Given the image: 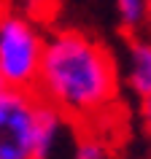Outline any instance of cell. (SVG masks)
<instances>
[{"label":"cell","instance_id":"cell-1","mask_svg":"<svg viewBox=\"0 0 151 159\" xmlns=\"http://www.w3.org/2000/svg\"><path fill=\"white\" fill-rule=\"evenodd\" d=\"M35 92L76 121H97L116 100V67L108 49L81 30L46 33Z\"/></svg>","mask_w":151,"mask_h":159},{"label":"cell","instance_id":"cell-2","mask_svg":"<svg viewBox=\"0 0 151 159\" xmlns=\"http://www.w3.org/2000/svg\"><path fill=\"white\" fill-rule=\"evenodd\" d=\"M46 33L30 11L11 8L0 19V75L6 86L35 89Z\"/></svg>","mask_w":151,"mask_h":159},{"label":"cell","instance_id":"cell-3","mask_svg":"<svg viewBox=\"0 0 151 159\" xmlns=\"http://www.w3.org/2000/svg\"><path fill=\"white\" fill-rule=\"evenodd\" d=\"M41 105L35 89L6 86L0 92V159H33Z\"/></svg>","mask_w":151,"mask_h":159},{"label":"cell","instance_id":"cell-4","mask_svg":"<svg viewBox=\"0 0 151 159\" xmlns=\"http://www.w3.org/2000/svg\"><path fill=\"white\" fill-rule=\"evenodd\" d=\"M81 132H84L81 121H76L73 116H67L65 111L54 108L49 102H43L41 113H38L33 159H73Z\"/></svg>","mask_w":151,"mask_h":159},{"label":"cell","instance_id":"cell-5","mask_svg":"<svg viewBox=\"0 0 151 159\" xmlns=\"http://www.w3.org/2000/svg\"><path fill=\"white\" fill-rule=\"evenodd\" d=\"M127 84L138 97L151 94V41H135L127 54Z\"/></svg>","mask_w":151,"mask_h":159},{"label":"cell","instance_id":"cell-6","mask_svg":"<svg viewBox=\"0 0 151 159\" xmlns=\"http://www.w3.org/2000/svg\"><path fill=\"white\" fill-rule=\"evenodd\" d=\"M73 159H113L111 140L105 138V135L84 127V132H81V138H78V146H76Z\"/></svg>","mask_w":151,"mask_h":159},{"label":"cell","instance_id":"cell-7","mask_svg":"<svg viewBox=\"0 0 151 159\" xmlns=\"http://www.w3.org/2000/svg\"><path fill=\"white\" fill-rule=\"evenodd\" d=\"M119 19L124 27H140L149 16V3L146 0H116Z\"/></svg>","mask_w":151,"mask_h":159},{"label":"cell","instance_id":"cell-8","mask_svg":"<svg viewBox=\"0 0 151 159\" xmlns=\"http://www.w3.org/2000/svg\"><path fill=\"white\" fill-rule=\"evenodd\" d=\"M140 121H143L146 135L151 138V94H149V97H143V102H140Z\"/></svg>","mask_w":151,"mask_h":159},{"label":"cell","instance_id":"cell-9","mask_svg":"<svg viewBox=\"0 0 151 159\" xmlns=\"http://www.w3.org/2000/svg\"><path fill=\"white\" fill-rule=\"evenodd\" d=\"M11 8H14V0H0V19L6 16Z\"/></svg>","mask_w":151,"mask_h":159},{"label":"cell","instance_id":"cell-10","mask_svg":"<svg viewBox=\"0 0 151 159\" xmlns=\"http://www.w3.org/2000/svg\"><path fill=\"white\" fill-rule=\"evenodd\" d=\"M3 89H6V81H3V75H0V92H3Z\"/></svg>","mask_w":151,"mask_h":159},{"label":"cell","instance_id":"cell-11","mask_svg":"<svg viewBox=\"0 0 151 159\" xmlns=\"http://www.w3.org/2000/svg\"><path fill=\"white\" fill-rule=\"evenodd\" d=\"M146 3H149V14H151V0H146Z\"/></svg>","mask_w":151,"mask_h":159}]
</instances>
